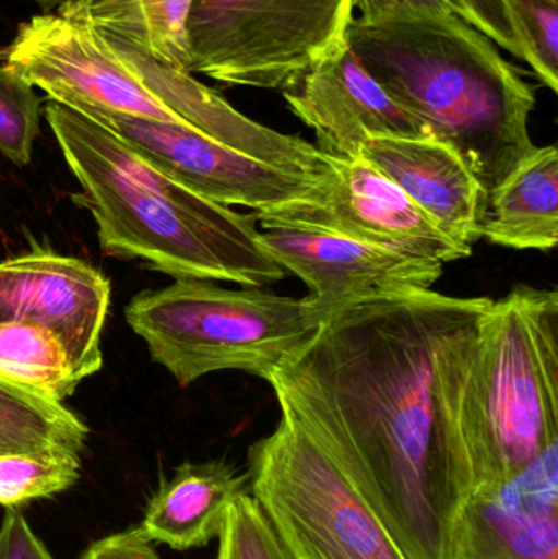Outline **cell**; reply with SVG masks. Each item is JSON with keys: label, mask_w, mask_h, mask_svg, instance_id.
Listing matches in <instances>:
<instances>
[{"label": "cell", "mask_w": 558, "mask_h": 559, "mask_svg": "<svg viewBox=\"0 0 558 559\" xmlns=\"http://www.w3.org/2000/svg\"><path fill=\"white\" fill-rule=\"evenodd\" d=\"M282 94L327 156L356 159L370 138H431L377 84L347 43Z\"/></svg>", "instance_id": "cell-13"}, {"label": "cell", "mask_w": 558, "mask_h": 559, "mask_svg": "<svg viewBox=\"0 0 558 559\" xmlns=\"http://www.w3.org/2000/svg\"><path fill=\"white\" fill-rule=\"evenodd\" d=\"M360 157L392 180L455 245L482 239L487 195L467 164L435 138H370Z\"/></svg>", "instance_id": "cell-16"}, {"label": "cell", "mask_w": 558, "mask_h": 559, "mask_svg": "<svg viewBox=\"0 0 558 559\" xmlns=\"http://www.w3.org/2000/svg\"><path fill=\"white\" fill-rule=\"evenodd\" d=\"M248 483L226 460L183 463L151 498L138 528L174 550L206 547L218 538L229 506L248 492Z\"/></svg>", "instance_id": "cell-17"}, {"label": "cell", "mask_w": 558, "mask_h": 559, "mask_svg": "<svg viewBox=\"0 0 558 559\" xmlns=\"http://www.w3.org/2000/svg\"><path fill=\"white\" fill-rule=\"evenodd\" d=\"M124 316L151 358L182 388L225 370L269 381L320 328L304 298L195 278L138 293Z\"/></svg>", "instance_id": "cell-5"}, {"label": "cell", "mask_w": 558, "mask_h": 559, "mask_svg": "<svg viewBox=\"0 0 558 559\" xmlns=\"http://www.w3.org/2000/svg\"><path fill=\"white\" fill-rule=\"evenodd\" d=\"M100 33L140 72L150 91L187 127L301 179L317 182L327 173L330 160L313 144L245 117L222 95L193 79L190 72L161 64L124 39Z\"/></svg>", "instance_id": "cell-14"}, {"label": "cell", "mask_w": 558, "mask_h": 559, "mask_svg": "<svg viewBox=\"0 0 558 559\" xmlns=\"http://www.w3.org/2000/svg\"><path fill=\"white\" fill-rule=\"evenodd\" d=\"M346 43L400 107L462 157L487 200L536 150L530 133L536 92L455 13L353 19Z\"/></svg>", "instance_id": "cell-2"}, {"label": "cell", "mask_w": 558, "mask_h": 559, "mask_svg": "<svg viewBox=\"0 0 558 559\" xmlns=\"http://www.w3.org/2000/svg\"><path fill=\"white\" fill-rule=\"evenodd\" d=\"M41 110V98L35 87L0 64V153L15 166L32 163Z\"/></svg>", "instance_id": "cell-23"}, {"label": "cell", "mask_w": 558, "mask_h": 559, "mask_svg": "<svg viewBox=\"0 0 558 559\" xmlns=\"http://www.w3.org/2000/svg\"><path fill=\"white\" fill-rule=\"evenodd\" d=\"M81 478L79 453L49 450L0 456V504L15 509L35 499L51 498Z\"/></svg>", "instance_id": "cell-22"}, {"label": "cell", "mask_w": 558, "mask_h": 559, "mask_svg": "<svg viewBox=\"0 0 558 559\" xmlns=\"http://www.w3.org/2000/svg\"><path fill=\"white\" fill-rule=\"evenodd\" d=\"M0 59L58 104L186 124L105 36L78 16L59 10L33 16L0 49Z\"/></svg>", "instance_id": "cell-8"}, {"label": "cell", "mask_w": 558, "mask_h": 559, "mask_svg": "<svg viewBox=\"0 0 558 559\" xmlns=\"http://www.w3.org/2000/svg\"><path fill=\"white\" fill-rule=\"evenodd\" d=\"M449 404L471 499L490 495L558 442V292L514 286L452 348Z\"/></svg>", "instance_id": "cell-3"}, {"label": "cell", "mask_w": 558, "mask_h": 559, "mask_svg": "<svg viewBox=\"0 0 558 559\" xmlns=\"http://www.w3.org/2000/svg\"><path fill=\"white\" fill-rule=\"evenodd\" d=\"M482 239L517 251L549 252L558 242V150L537 146L488 195Z\"/></svg>", "instance_id": "cell-18"}, {"label": "cell", "mask_w": 558, "mask_h": 559, "mask_svg": "<svg viewBox=\"0 0 558 559\" xmlns=\"http://www.w3.org/2000/svg\"><path fill=\"white\" fill-rule=\"evenodd\" d=\"M353 5L367 22L454 13L448 0H353Z\"/></svg>", "instance_id": "cell-27"}, {"label": "cell", "mask_w": 558, "mask_h": 559, "mask_svg": "<svg viewBox=\"0 0 558 559\" xmlns=\"http://www.w3.org/2000/svg\"><path fill=\"white\" fill-rule=\"evenodd\" d=\"M259 242L310 293L305 306L318 325L341 309L367 299L431 289L444 264L403 254L308 226L262 225Z\"/></svg>", "instance_id": "cell-11"}, {"label": "cell", "mask_w": 558, "mask_h": 559, "mask_svg": "<svg viewBox=\"0 0 558 559\" xmlns=\"http://www.w3.org/2000/svg\"><path fill=\"white\" fill-rule=\"evenodd\" d=\"M0 559H55L22 512L7 509L0 525Z\"/></svg>", "instance_id": "cell-26"}, {"label": "cell", "mask_w": 558, "mask_h": 559, "mask_svg": "<svg viewBox=\"0 0 558 559\" xmlns=\"http://www.w3.org/2000/svg\"><path fill=\"white\" fill-rule=\"evenodd\" d=\"M491 299L416 289L356 302L268 381L281 413L337 466L406 559H454L471 475L449 361Z\"/></svg>", "instance_id": "cell-1"}, {"label": "cell", "mask_w": 558, "mask_h": 559, "mask_svg": "<svg viewBox=\"0 0 558 559\" xmlns=\"http://www.w3.org/2000/svg\"><path fill=\"white\" fill-rule=\"evenodd\" d=\"M74 110L104 124L164 176L218 205L248 206L254 212L274 209L304 199L314 183L246 156L187 124L100 108Z\"/></svg>", "instance_id": "cell-10"}, {"label": "cell", "mask_w": 558, "mask_h": 559, "mask_svg": "<svg viewBox=\"0 0 558 559\" xmlns=\"http://www.w3.org/2000/svg\"><path fill=\"white\" fill-rule=\"evenodd\" d=\"M78 559H161L140 528L108 535L88 545Z\"/></svg>", "instance_id": "cell-28"}, {"label": "cell", "mask_w": 558, "mask_h": 559, "mask_svg": "<svg viewBox=\"0 0 558 559\" xmlns=\"http://www.w3.org/2000/svg\"><path fill=\"white\" fill-rule=\"evenodd\" d=\"M327 174L304 199L254 212L259 225L308 226L432 261L472 252L449 239L392 180L363 157L328 156Z\"/></svg>", "instance_id": "cell-9"}, {"label": "cell", "mask_w": 558, "mask_h": 559, "mask_svg": "<svg viewBox=\"0 0 558 559\" xmlns=\"http://www.w3.org/2000/svg\"><path fill=\"white\" fill-rule=\"evenodd\" d=\"M45 13L51 12L55 7L62 5V3L68 2V0H35Z\"/></svg>", "instance_id": "cell-29"}, {"label": "cell", "mask_w": 558, "mask_h": 559, "mask_svg": "<svg viewBox=\"0 0 558 559\" xmlns=\"http://www.w3.org/2000/svg\"><path fill=\"white\" fill-rule=\"evenodd\" d=\"M353 0H192L189 72L285 91L346 45Z\"/></svg>", "instance_id": "cell-7"}, {"label": "cell", "mask_w": 558, "mask_h": 559, "mask_svg": "<svg viewBox=\"0 0 558 559\" xmlns=\"http://www.w3.org/2000/svg\"><path fill=\"white\" fill-rule=\"evenodd\" d=\"M249 488L292 559H406L372 509L287 414L252 443Z\"/></svg>", "instance_id": "cell-6"}, {"label": "cell", "mask_w": 558, "mask_h": 559, "mask_svg": "<svg viewBox=\"0 0 558 559\" xmlns=\"http://www.w3.org/2000/svg\"><path fill=\"white\" fill-rule=\"evenodd\" d=\"M45 117L81 183L72 199L94 216L105 254L146 262L176 280L261 288L287 277L259 242L254 213L233 226L199 218L121 173L92 143L74 108L49 100Z\"/></svg>", "instance_id": "cell-4"}, {"label": "cell", "mask_w": 558, "mask_h": 559, "mask_svg": "<svg viewBox=\"0 0 558 559\" xmlns=\"http://www.w3.org/2000/svg\"><path fill=\"white\" fill-rule=\"evenodd\" d=\"M192 0H68L59 12L110 33L161 64L189 72Z\"/></svg>", "instance_id": "cell-19"}, {"label": "cell", "mask_w": 558, "mask_h": 559, "mask_svg": "<svg viewBox=\"0 0 558 559\" xmlns=\"http://www.w3.org/2000/svg\"><path fill=\"white\" fill-rule=\"evenodd\" d=\"M0 374L58 401L71 396L82 381L51 331L19 321H0Z\"/></svg>", "instance_id": "cell-21"}, {"label": "cell", "mask_w": 558, "mask_h": 559, "mask_svg": "<svg viewBox=\"0 0 558 559\" xmlns=\"http://www.w3.org/2000/svg\"><path fill=\"white\" fill-rule=\"evenodd\" d=\"M110 282L87 262L51 251L0 262V321L38 324L61 341L81 380L104 364Z\"/></svg>", "instance_id": "cell-12"}, {"label": "cell", "mask_w": 558, "mask_h": 559, "mask_svg": "<svg viewBox=\"0 0 558 559\" xmlns=\"http://www.w3.org/2000/svg\"><path fill=\"white\" fill-rule=\"evenodd\" d=\"M454 559H558V442L507 485L468 499Z\"/></svg>", "instance_id": "cell-15"}, {"label": "cell", "mask_w": 558, "mask_h": 559, "mask_svg": "<svg viewBox=\"0 0 558 559\" xmlns=\"http://www.w3.org/2000/svg\"><path fill=\"white\" fill-rule=\"evenodd\" d=\"M88 427L49 394L0 374V456L64 450L81 455Z\"/></svg>", "instance_id": "cell-20"}, {"label": "cell", "mask_w": 558, "mask_h": 559, "mask_svg": "<svg viewBox=\"0 0 558 559\" xmlns=\"http://www.w3.org/2000/svg\"><path fill=\"white\" fill-rule=\"evenodd\" d=\"M514 22L546 74V87L558 91V0H504Z\"/></svg>", "instance_id": "cell-25"}, {"label": "cell", "mask_w": 558, "mask_h": 559, "mask_svg": "<svg viewBox=\"0 0 558 559\" xmlns=\"http://www.w3.org/2000/svg\"><path fill=\"white\" fill-rule=\"evenodd\" d=\"M218 540L216 559H292L249 492L229 506Z\"/></svg>", "instance_id": "cell-24"}]
</instances>
